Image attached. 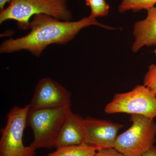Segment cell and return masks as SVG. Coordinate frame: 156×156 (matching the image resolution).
<instances>
[{"label":"cell","mask_w":156,"mask_h":156,"mask_svg":"<svg viewBox=\"0 0 156 156\" xmlns=\"http://www.w3.org/2000/svg\"><path fill=\"white\" fill-rule=\"evenodd\" d=\"M156 4V0H122L119 7L120 13L131 11L136 12L143 9H150Z\"/></svg>","instance_id":"cell-12"},{"label":"cell","mask_w":156,"mask_h":156,"mask_svg":"<svg viewBox=\"0 0 156 156\" xmlns=\"http://www.w3.org/2000/svg\"><path fill=\"white\" fill-rule=\"evenodd\" d=\"M94 156H127L118 151L114 148L96 151Z\"/></svg>","instance_id":"cell-15"},{"label":"cell","mask_w":156,"mask_h":156,"mask_svg":"<svg viewBox=\"0 0 156 156\" xmlns=\"http://www.w3.org/2000/svg\"><path fill=\"white\" fill-rule=\"evenodd\" d=\"M91 25L115 29L102 24L89 16L78 21H63L46 14H37L30 23L29 33L21 37L5 40L1 45L0 52L11 53L26 50L39 57L49 45L67 44L81 30Z\"/></svg>","instance_id":"cell-1"},{"label":"cell","mask_w":156,"mask_h":156,"mask_svg":"<svg viewBox=\"0 0 156 156\" xmlns=\"http://www.w3.org/2000/svg\"><path fill=\"white\" fill-rule=\"evenodd\" d=\"M84 144L98 151L114 148L118 133L123 125L92 117L84 119Z\"/></svg>","instance_id":"cell-8"},{"label":"cell","mask_w":156,"mask_h":156,"mask_svg":"<svg viewBox=\"0 0 156 156\" xmlns=\"http://www.w3.org/2000/svg\"><path fill=\"white\" fill-rule=\"evenodd\" d=\"M147 11L145 19L137 21L134 25V41L132 48L134 53L144 46H156V7L154 6Z\"/></svg>","instance_id":"cell-10"},{"label":"cell","mask_w":156,"mask_h":156,"mask_svg":"<svg viewBox=\"0 0 156 156\" xmlns=\"http://www.w3.org/2000/svg\"><path fill=\"white\" fill-rule=\"evenodd\" d=\"M56 149V151L46 156H94L96 152L93 148L84 144Z\"/></svg>","instance_id":"cell-11"},{"label":"cell","mask_w":156,"mask_h":156,"mask_svg":"<svg viewBox=\"0 0 156 156\" xmlns=\"http://www.w3.org/2000/svg\"><path fill=\"white\" fill-rule=\"evenodd\" d=\"M11 0H0V10L2 11L5 9V6L6 4L9 3Z\"/></svg>","instance_id":"cell-17"},{"label":"cell","mask_w":156,"mask_h":156,"mask_svg":"<svg viewBox=\"0 0 156 156\" xmlns=\"http://www.w3.org/2000/svg\"><path fill=\"white\" fill-rule=\"evenodd\" d=\"M144 85L156 95V63L149 66L144 79Z\"/></svg>","instance_id":"cell-14"},{"label":"cell","mask_w":156,"mask_h":156,"mask_svg":"<svg viewBox=\"0 0 156 156\" xmlns=\"http://www.w3.org/2000/svg\"><path fill=\"white\" fill-rule=\"evenodd\" d=\"M85 134L84 119L71 110L62 127L55 148L84 144Z\"/></svg>","instance_id":"cell-9"},{"label":"cell","mask_w":156,"mask_h":156,"mask_svg":"<svg viewBox=\"0 0 156 156\" xmlns=\"http://www.w3.org/2000/svg\"><path fill=\"white\" fill-rule=\"evenodd\" d=\"M71 110V108L69 107L30 108L27 123L33 133L34 140L30 144L31 146L36 150L55 147L62 127Z\"/></svg>","instance_id":"cell-3"},{"label":"cell","mask_w":156,"mask_h":156,"mask_svg":"<svg viewBox=\"0 0 156 156\" xmlns=\"http://www.w3.org/2000/svg\"><path fill=\"white\" fill-rule=\"evenodd\" d=\"M87 6L91 9L90 17L96 18L108 14L110 7L105 0H86Z\"/></svg>","instance_id":"cell-13"},{"label":"cell","mask_w":156,"mask_h":156,"mask_svg":"<svg viewBox=\"0 0 156 156\" xmlns=\"http://www.w3.org/2000/svg\"><path fill=\"white\" fill-rule=\"evenodd\" d=\"M72 94L59 83L47 77L39 80L30 103L34 109L71 107Z\"/></svg>","instance_id":"cell-7"},{"label":"cell","mask_w":156,"mask_h":156,"mask_svg":"<svg viewBox=\"0 0 156 156\" xmlns=\"http://www.w3.org/2000/svg\"><path fill=\"white\" fill-rule=\"evenodd\" d=\"M107 114L139 115L154 119L156 117V95L144 85L129 92L118 93L104 109Z\"/></svg>","instance_id":"cell-6"},{"label":"cell","mask_w":156,"mask_h":156,"mask_svg":"<svg viewBox=\"0 0 156 156\" xmlns=\"http://www.w3.org/2000/svg\"><path fill=\"white\" fill-rule=\"evenodd\" d=\"M49 15L63 21H70L72 14L67 0H11L0 13V23L8 20L17 21L18 27L29 29L30 19L37 14Z\"/></svg>","instance_id":"cell-2"},{"label":"cell","mask_w":156,"mask_h":156,"mask_svg":"<svg viewBox=\"0 0 156 156\" xmlns=\"http://www.w3.org/2000/svg\"><path fill=\"white\" fill-rule=\"evenodd\" d=\"M130 128L117 136L114 148L127 156H141L154 146L156 123L154 119L131 115Z\"/></svg>","instance_id":"cell-4"},{"label":"cell","mask_w":156,"mask_h":156,"mask_svg":"<svg viewBox=\"0 0 156 156\" xmlns=\"http://www.w3.org/2000/svg\"><path fill=\"white\" fill-rule=\"evenodd\" d=\"M141 156H156V147L154 145Z\"/></svg>","instance_id":"cell-16"},{"label":"cell","mask_w":156,"mask_h":156,"mask_svg":"<svg viewBox=\"0 0 156 156\" xmlns=\"http://www.w3.org/2000/svg\"><path fill=\"white\" fill-rule=\"evenodd\" d=\"M30 104L24 107L15 106L7 115V122L0 139V156H35L36 150L26 146L23 135L27 125Z\"/></svg>","instance_id":"cell-5"}]
</instances>
